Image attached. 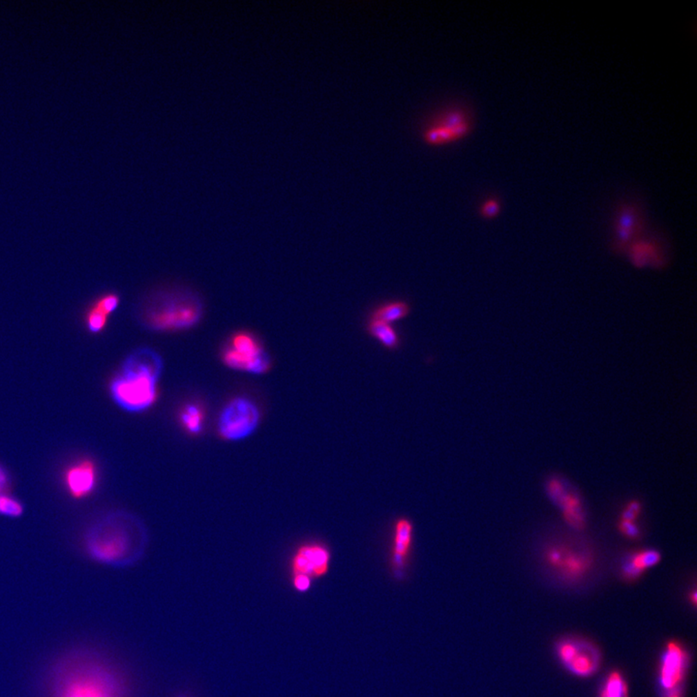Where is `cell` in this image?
<instances>
[{
	"instance_id": "cell-1",
	"label": "cell",
	"mask_w": 697,
	"mask_h": 697,
	"mask_svg": "<svg viewBox=\"0 0 697 697\" xmlns=\"http://www.w3.org/2000/svg\"><path fill=\"white\" fill-rule=\"evenodd\" d=\"M50 697H128L124 678L107 660L90 652L65 655L52 665Z\"/></svg>"
},
{
	"instance_id": "cell-2",
	"label": "cell",
	"mask_w": 697,
	"mask_h": 697,
	"mask_svg": "<svg viewBox=\"0 0 697 697\" xmlns=\"http://www.w3.org/2000/svg\"><path fill=\"white\" fill-rule=\"evenodd\" d=\"M148 544L145 524L138 516L125 511H110L101 516L86 535L88 555L98 563L115 568L137 563Z\"/></svg>"
},
{
	"instance_id": "cell-3",
	"label": "cell",
	"mask_w": 697,
	"mask_h": 697,
	"mask_svg": "<svg viewBox=\"0 0 697 697\" xmlns=\"http://www.w3.org/2000/svg\"><path fill=\"white\" fill-rule=\"evenodd\" d=\"M162 370V359L155 351L137 350L125 360L121 373L110 384L115 402L127 412L148 410L157 397V382Z\"/></svg>"
},
{
	"instance_id": "cell-4",
	"label": "cell",
	"mask_w": 697,
	"mask_h": 697,
	"mask_svg": "<svg viewBox=\"0 0 697 697\" xmlns=\"http://www.w3.org/2000/svg\"><path fill=\"white\" fill-rule=\"evenodd\" d=\"M203 307L196 295L188 293H165L148 300L144 322L153 331L188 328L198 323Z\"/></svg>"
},
{
	"instance_id": "cell-5",
	"label": "cell",
	"mask_w": 697,
	"mask_h": 697,
	"mask_svg": "<svg viewBox=\"0 0 697 697\" xmlns=\"http://www.w3.org/2000/svg\"><path fill=\"white\" fill-rule=\"evenodd\" d=\"M473 128L472 110L463 105H449L429 117L422 129V138L429 145H446L465 138Z\"/></svg>"
},
{
	"instance_id": "cell-6",
	"label": "cell",
	"mask_w": 697,
	"mask_h": 697,
	"mask_svg": "<svg viewBox=\"0 0 697 697\" xmlns=\"http://www.w3.org/2000/svg\"><path fill=\"white\" fill-rule=\"evenodd\" d=\"M646 232V216L640 202L622 201L613 213L610 250L613 254L624 256L629 245Z\"/></svg>"
},
{
	"instance_id": "cell-7",
	"label": "cell",
	"mask_w": 697,
	"mask_h": 697,
	"mask_svg": "<svg viewBox=\"0 0 697 697\" xmlns=\"http://www.w3.org/2000/svg\"><path fill=\"white\" fill-rule=\"evenodd\" d=\"M259 420L261 415L256 404L247 398H235L220 413L218 433L226 441H242L256 431Z\"/></svg>"
},
{
	"instance_id": "cell-8",
	"label": "cell",
	"mask_w": 697,
	"mask_h": 697,
	"mask_svg": "<svg viewBox=\"0 0 697 697\" xmlns=\"http://www.w3.org/2000/svg\"><path fill=\"white\" fill-rule=\"evenodd\" d=\"M624 256L636 269L665 271L671 263V250L665 235L648 230L629 245Z\"/></svg>"
},
{
	"instance_id": "cell-9",
	"label": "cell",
	"mask_w": 697,
	"mask_h": 697,
	"mask_svg": "<svg viewBox=\"0 0 697 697\" xmlns=\"http://www.w3.org/2000/svg\"><path fill=\"white\" fill-rule=\"evenodd\" d=\"M225 364L230 369L262 374L271 367V359L250 334L235 335L225 350Z\"/></svg>"
},
{
	"instance_id": "cell-10",
	"label": "cell",
	"mask_w": 697,
	"mask_h": 697,
	"mask_svg": "<svg viewBox=\"0 0 697 697\" xmlns=\"http://www.w3.org/2000/svg\"><path fill=\"white\" fill-rule=\"evenodd\" d=\"M545 491L550 501L556 504L569 527L582 531L586 527V513L578 492L567 480L553 477L547 480Z\"/></svg>"
},
{
	"instance_id": "cell-11",
	"label": "cell",
	"mask_w": 697,
	"mask_h": 697,
	"mask_svg": "<svg viewBox=\"0 0 697 697\" xmlns=\"http://www.w3.org/2000/svg\"><path fill=\"white\" fill-rule=\"evenodd\" d=\"M558 656L569 671L587 677L597 671L600 665L598 651L593 646L578 640H566L558 646Z\"/></svg>"
},
{
	"instance_id": "cell-12",
	"label": "cell",
	"mask_w": 697,
	"mask_h": 697,
	"mask_svg": "<svg viewBox=\"0 0 697 697\" xmlns=\"http://www.w3.org/2000/svg\"><path fill=\"white\" fill-rule=\"evenodd\" d=\"M331 554L322 543L311 542L297 548L291 561L292 574H304L310 578H320L328 573Z\"/></svg>"
},
{
	"instance_id": "cell-13",
	"label": "cell",
	"mask_w": 697,
	"mask_h": 697,
	"mask_svg": "<svg viewBox=\"0 0 697 697\" xmlns=\"http://www.w3.org/2000/svg\"><path fill=\"white\" fill-rule=\"evenodd\" d=\"M687 662V653L681 645L676 642L668 644L660 669V685L663 691L682 687Z\"/></svg>"
},
{
	"instance_id": "cell-14",
	"label": "cell",
	"mask_w": 697,
	"mask_h": 697,
	"mask_svg": "<svg viewBox=\"0 0 697 697\" xmlns=\"http://www.w3.org/2000/svg\"><path fill=\"white\" fill-rule=\"evenodd\" d=\"M592 557L587 552L574 551L571 547H550L547 553L548 563L568 578H578L591 567Z\"/></svg>"
},
{
	"instance_id": "cell-15",
	"label": "cell",
	"mask_w": 697,
	"mask_h": 697,
	"mask_svg": "<svg viewBox=\"0 0 697 697\" xmlns=\"http://www.w3.org/2000/svg\"><path fill=\"white\" fill-rule=\"evenodd\" d=\"M97 473L95 464L90 460L74 464L65 473V484L70 495L81 499L88 496L95 488Z\"/></svg>"
},
{
	"instance_id": "cell-16",
	"label": "cell",
	"mask_w": 697,
	"mask_h": 697,
	"mask_svg": "<svg viewBox=\"0 0 697 697\" xmlns=\"http://www.w3.org/2000/svg\"><path fill=\"white\" fill-rule=\"evenodd\" d=\"M662 554L657 549L634 550L627 552L621 560L620 573L627 581H634L640 578L647 569L660 563Z\"/></svg>"
},
{
	"instance_id": "cell-17",
	"label": "cell",
	"mask_w": 697,
	"mask_h": 697,
	"mask_svg": "<svg viewBox=\"0 0 697 697\" xmlns=\"http://www.w3.org/2000/svg\"><path fill=\"white\" fill-rule=\"evenodd\" d=\"M413 526L408 518H399L394 524L393 540V567L395 571H402L412 549Z\"/></svg>"
},
{
	"instance_id": "cell-18",
	"label": "cell",
	"mask_w": 697,
	"mask_h": 697,
	"mask_svg": "<svg viewBox=\"0 0 697 697\" xmlns=\"http://www.w3.org/2000/svg\"><path fill=\"white\" fill-rule=\"evenodd\" d=\"M413 306L408 300H393L377 304L370 310L367 320L393 324L407 318L412 313Z\"/></svg>"
},
{
	"instance_id": "cell-19",
	"label": "cell",
	"mask_w": 697,
	"mask_h": 697,
	"mask_svg": "<svg viewBox=\"0 0 697 697\" xmlns=\"http://www.w3.org/2000/svg\"><path fill=\"white\" fill-rule=\"evenodd\" d=\"M364 329L367 335L376 339L389 352H396L402 347V337L393 324L367 320Z\"/></svg>"
},
{
	"instance_id": "cell-20",
	"label": "cell",
	"mask_w": 697,
	"mask_h": 697,
	"mask_svg": "<svg viewBox=\"0 0 697 697\" xmlns=\"http://www.w3.org/2000/svg\"><path fill=\"white\" fill-rule=\"evenodd\" d=\"M180 420L186 431L198 434L204 427V413L196 405H187L180 413Z\"/></svg>"
},
{
	"instance_id": "cell-21",
	"label": "cell",
	"mask_w": 697,
	"mask_h": 697,
	"mask_svg": "<svg viewBox=\"0 0 697 697\" xmlns=\"http://www.w3.org/2000/svg\"><path fill=\"white\" fill-rule=\"evenodd\" d=\"M600 697H627V683L619 672H612L608 676Z\"/></svg>"
},
{
	"instance_id": "cell-22",
	"label": "cell",
	"mask_w": 697,
	"mask_h": 697,
	"mask_svg": "<svg viewBox=\"0 0 697 697\" xmlns=\"http://www.w3.org/2000/svg\"><path fill=\"white\" fill-rule=\"evenodd\" d=\"M110 314V312L98 300L95 306L90 309V313L88 314V318H86V324H88V328H90L91 333H99L102 331L107 324L108 317Z\"/></svg>"
},
{
	"instance_id": "cell-23",
	"label": "cell",
	"mask_w": 697,
	"mask_h": 697,
	"mask_svg": "<svg viewBox=\"0 0 697 697\" xmlns=\"http://www.w3.org/2000/svg\"><path fill=\"white\" fill-rule=\"evenodd\" d=\"M502 211V202L498 196L487 197L480 206H478V215L482 219L492 220L498 217Z\"/></svg>"
},
{
	"instance_id": "cell-24",
	"label": "cell",
	"mask_w": 697,
	"mask_h": 697,
	"mask_svg": "<svg viewBox=\"0 0 697 697\" xmlns=\"http://www.w3.org/2000/svg\"><path fill=\"white\" fill-rule=\"evenodd\" d=\"M23 511L25 509L19 500L4 492H0V516L19 518L23 513Z\"/></svg>"
},
{
	"instance_id": "cell-25",
	"label": "cell",
	"mask_w": 697,
	"mask_h": 697,
	"mask_svg": "<svg viewBox=\"0 0 697 697\" xmlns=\"http://www.w3.org/2000/svg\"><path fill=\"white\" fill-rule=\"evenodd\" d=\"M618 529L624 537L631 540H638L642 536L641 529L636 521L619 520Z\"/></svg>"
},
{
	"instance_id": "cell-26",
	"label": "cell",
	"mask_w": 697,
	"mask_h": 697,
	"mask_svg": "<svg viewBox=\"0 0 697 697\" xmlns=\"http://www.w3.org/2000/svg\"><path fill=\"white\" fill-rule=\"evenodd\" d=\"M642 511V504L638 500L629 502L622 511L620 520L636 521Z\"/></svg>"
},
{
	"instance_id": "cell-27",
	"label": "cell",
	"mask_w": 697,
	"mask_h": 697,
	"mask_svg": "<svg viewBox=\"0 0 697 697\" xmlns=\"http://www.w3.org/2000/svg\"><path fill=\"white\" fill-rule=\"evenodd\" d=\"M293 586L297 592H307L312 585V578L304 574H294L292 578Z\"/></svg>"
},
{
	"instance_id": "cell-28",
	"label": "cell",
	"mask_w": 697,
	"mask_h": 697,
	"mask_svg": "<svg viewBox=\"0 0 697 697\" xmlns=\"http://www.w3.org/2000/svg\"><path fill=\"white\" fill-rule=\"evenodd\" d=\"M9 483V475L8 473L6 472V469L0 465V492L6 491L7 487H8Z\"/></svg>"
},
{
	"instance_id": "cell-29",
	"label": "cell",
	"mask_w": 697,
	"mask_h": 697,
	"mask_svg": "<svg viewBox=\"0 0 697 697\" xmlns=\"http://www.w3.org/2000/svg\"><path fill=\"white\" fill-rule=\"evenodd\" d=\"M683 696V689L679 687V689H673L670 691H663L662 697H682Z\"/></svg>"
}]
</instances>
